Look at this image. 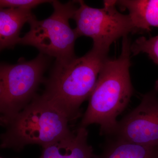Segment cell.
I'll list each match as a JSON object with an SVG mask.
<instances>
[{
    "mask_svg": "<svg viewBox=\"0 0 158 158\" xmlns=\"http://www.w3.org/2000/svg\"><path fill=\"white\" fill-rule=\"evenodd\" d=\"M48 60L41 53L26 61L21 58L16 64L0 66L1 124L5 127L37 96L36 91L44 81Z\"/></svg>",
    "mask_w": 158,
    "mask_h": 158,
    "instance_id": "cell-5",
    "label": "cell"
},
{
    "mask_svg": "<svg viewBox=\"0 0 158 158\" xmlns=\"http://www.w3.org/2000/svg\"><path fill=\"white\" fill-rule=\"evenodd\" d=\"M34 16L31 10L19 8L0 9V48H12L18 44L20 31L26 23Z\"/></svg>",
    "mask_w": 158,
    "mask_h": 158,
    "instance_id": "cell-9",
    "label": "cell"
},
{
    "mask_svg": "<svg viewBox=\"0 0 158 158\" xmlns=\"http://www.w3.org/2000/svg\"><path fill=\"white\" fill-rule=\"evenodd\" d=\"M69 120L42 94L5 126L1 136V148L19 152L26 146L37 144L43 148L71 131Z\"/></svg>",
    "mask_w": 158,
    "mask_h": 158,
    "instance_id": "cell-3",
    "label": "cell"
},
{
    "mask_svg": "<svg viewBox=\"0 0 158 158\" xmlns=\"http://www.w3.org/2000/svg\"><path fill=\"white\" fill-rule=\"evenodd\" d=\"M158 81L153 90L144 94L141 103L118 121L109 138L143 145H158Z\"/></svg>",
    "mask_w": 158,
    "mask_h": 158,
    "instance_id": "cell-7",
    "label": "cell"
},
{
    "mask_svg": "<svg viewBox=\"0 0 158 158\" xmlns=\"http://www.w3.org/2000/svg\"><path fill=\"white\" fill-rule=\"evenodd\" d=\"M99 158H158V145L137 144L109 138Z\"/></svg>",
    "mask_w": 158,
    "mask_h": 158,
    "instance_id": "cell-11",
    "label": "cell"
},
{
    "mask_svg": "<svg viewBox=\"0 0 158 158\" xmlns=\"http://www.w3.org/2000/svg\"><path fill=\"white\" fill-rule=\"evenodd\" d=\"M131 46L127 36L123 37L120 56L105 61L79 125L87 127L98 124L101 135L108 138L115 133L116 118L127 106L133 93L130 74Z\"/></svg>",
    "mask_w": 158,
    "mask_h": 158,
    "instance_id": "cell-1",
    "label": "cell"
},
{
    "mask_svg": "<svg viewBox=\"0 0 158 158\" xmlns=\"http://www.w3.org/2000/svg\"><path fill=\"white\" fill-rule=\"evenodd\" d=\"M4 158L2 157H1V158Z\"/></svg>",
    "mask_w": 158,
    "mask_h": 158,
    "instance_id": "cell-14",
    "label": "cell"
},
{
    "mask_svg": "<svg viewBox=\"0 0 158 158\" xmlns=\"http://www.w3.org/2000/svg\"><path fill=\"white\" fill-rule=\"evenodd\" d=\"M131 55L145 53L158 65V35L149 39L144 37L138 38L133 44H131Z\"/></svg>",
    "mask_w": 158,
    "mask_h": 158,
    "instance_id": "cell-12",
    "label": "cell"
},
{
    "mask_svg": "<svg viewBox=\"0 0 158 158\" xmlns=\"http://www.w3.org/2000/svg\"><path fill=\"white\" fill-rule=\"evenodd\" d=\"M116 5L129 11L137 31L158 27V0L116 1Z\"/></svg>",
    "mask_w": 158,
    "mask_h": 158,
    "instance_id": "cell-10",
    "label": "cell"
},
{
    "mask_svg": "<svg viewBox=\"0 0 158 158\" xmlns=\"http://www.w3.org/2000/svg\"><path fill=\"white\" fill-rule=\"evenodd\" d=\"M77 3L53 1L52 14L43 20L32 18L29 22L30 31L20 37L18 44L34 47L40 53L55 57L56 62H66L75 58V44L79 37L71 28L69 20L77 9Z\"/></svg>",
    "mask_w": 158,
    "mask_h": 158,
    "instance_id": "cell-4",
    "label": "cell"
},
{
    "mask_svg": "<svg viewBox=\"0 0 158 158\" xmlns=\"http://www.w3.org/2000/svg\"><path fill=\"white\" fill-rule=\"evenodd\" d=\"M87 127L79 125L67 135L43 148L40 158H99L88 143Z\"/></svg>",
    "mask_w": 158,
    "mask_h": 158,
    "instance_id": "cell-8",
    "label": "cell"
},
{
    "mask_svg": "<svg viewBox=\"0 0 158 158\" xmlns=\"http://www.w3.org/2000/svg\"><path fill=\"white\" fill-rule=\"evenodd\" d=\"M109 50L92 49L83 56L56 62L44 83L42 95L67 117L70 123L82 116L81 106L96 85Z\"/></svg>",
    "mask_w": 158,
    "mask_h": 158,
    "instance_id": "cell-2",
    "label": "cell"
},
{
    "mask_svg": "<svg viewBox=\"0 0 158 158\" xmlns=\"http://www.w3.org/2000/svg\"><path fill=\"white\" fill-rule=\"evenodd\" d=\"M53 1L45 0H1V8H19L31 10L40 4L52 3Z\"/></svg>",
    "mask_w": 158,
    "mask_h": 158,
    "instance_id": "cell-13",
    "label": "cell"
},
{
    "mask_svg": "<svg viewBox=\"0 0 158 158\" xmlns=\"http://www.w3.org/2000/svg\"><path fill=\"white\" fill-rule=\"evenodd\" d=\"M79 7L73 19L79 37L86 36L93 41V47L109 50L111 44L121 37L137 32L129 15L119 12L116 1H105L101 9L92 8L84 1H77Z\"/></svg>",
    "mask_w": 158,
    "mask_h": 158,
    "instance_id": "cell-6",
    "label": "cell"
}]
</instances>
